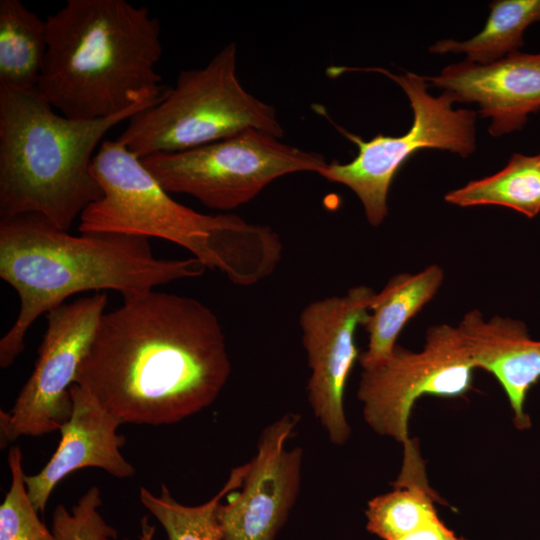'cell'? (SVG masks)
Returning <instances> with one entry per match:
<instances>
[{"label": "cell", "instance_id": "1", "mask_svg": "<svg viewBox=\"0 0 540 540\" xmlns=\"http://www.w3.org/2000/svg\"><path fill=\"white\" fill-rule=\"evenodd\" d=\"M231 374L222 326L197 299L156 290L104 313L75 383L123 424L169 425L210 406Z\"/></svg>", "mask_w": 540, "mask_h": 540}, {"label": "cell", "instance_id": "2", "mask_svg": "<svg viewBox=\"0 0 540 540\" xmlns=\"http://www.w3.org/2000/svg\"><path fill=\"white\" fill-rule=\"evenodd\" d=\"M206 267L196 258H157L149 239L116 233L74 236L38 214L0 220V277L15 289L20 307L0 340V367L25 349L24 338L43 313L70 296L115 290L141 294L172 281L197 278Z\"/></svg>", "mask_w": 540, "mask_h": 540}, {"label": "cell", "instance_id": "3", "mask_svg": "<svg viewBox=\"0 0 540 540\" xmlns=\"http://www.w3.org/2000/svg\"><path fill=\"white\" fill-rule=\"evenodd\" d=\"M40 95L62 115L98 120L153 104L167 87L156 66L161 26L126 0H68L46 19Z\"/></svg>", "mask_w": 540, "mask_h": 540}, {"label": "cell", "instance_id": "4", "mask_svg": "<svg viewBox=\"0 0 540 540\" xmlns=\"http://www.w3.org/2000/svg\"><path fill=\"white\" fill-rule=\"evenodd\" d=\"M91 172L103 195L80 215V233L165 239L240 286L268 277L281 260L282 243L272 228L230 213L202 214L175 201L117 139L101 143Z\"/></svg>", "mask_w": 540, "mask_h": 540}, {"label": "cell", "instance_id": "5", "mask_svg": "<svg viewBox=\"0 0 540 540\" xmlns=\"http://www.w3.org/2000/svg\"><path fill=\"white\" fill-rule=\"evenodd\" d=\"M153 104L75 120L56 113L37 88L0 85L1 218L38 214L68 231L103 195L91 172L96 147L110 129Z\"/></svg>", "mask_w": 540, "mask_h": 540}, {"label": "cell", "instance_id": "6", "mask_svg": "<svg viewBox=\"0 0 540 540\" xmlns=\"http://www.w3.org/2000/svg\"><path fill=\"white\" fill-rule=\"evenodd\" d=\"M256 129L282 138L276 109L247 92L237 76V46L204 67L183 70L153 105L137 112L117 138L138 158L202 146Z\"/></svg>", "mask_w": 540, "mask_h": 540}, {"label": "cell", "instance_id": "7", "mask_svg": "<svg viewBox=\"0 0 540 540\" xmlns=\"http://www.w3.org/2000/svg\"><path fill=\"white\" fill-rule=\"evenodd\" d=\"M349 71L377 72L387 76L402 88L413 111V122L406 133L400 136L378 134L368 141L333 123L358 147V154L348 163H328L318 174L352 190L359 198L369 224L377 227L388 214L387 198L396 173L416 151L440 149L461 157H468L475 151L476 112L453 109L456 100L448 92L443 91L437 97L430 95L423 76L412 72L398 75L384 68H332L335 77Z\"/></svg>", "mask_w": 540, "mask_h": 540}, {"label": "cell", "instance_id": "8", "mask_svg": "<svg viewBox=\"0 0 540 540\" xmlns=\"http://www.w3.org/2000/svg\"><path fill=\"white\" fill-rule=\"evenodd\" d=\"M249 129L216 142L141 158L168 193L187 194L208 208L231 211L284 175L319 173L328 164L317 152L287 145Z\"/></svg>", "mask_w": 540, "mask_h": 540}, {"label": "cell", "instance_id": "9", "mask_svg": "<svg viewBox=\"0 0 540 540\" xmlns=\"http://www.w3.org/2000/svg\"><path fill=\"white\" fill-rule=\"evenodd\" d=\"M361 367L357 398L366 424L403 448L413 443L409 419L416 401L425 395H464L476 369L457 326L449 324L429 327L419 351L397 344L385 359Z\"/></svg>", "mask_w": 540, "mask_h": 540}, {"label": "cell", "instance_id": "10", "mask_svg": "<svg viewBox=\"0 0 540 540\" xmlns=\"http://www.w3.org/2000/svg\"><path fill=\"white\" fill-rule=\"evenodd\" d=\"M107 295L96 292L47 313L35 368L13 407L0 411V443L59 431L72 412L70 388L105 313Z\"/></svg>", "mask_w": 540, "mask_h": 540}, {"label": "cell", "instance_id": "11", "mask_svg": "<svg viewBox=\"0 0 540 540\" xmlns=\"http://www.w3.org/2000/svg\"><path fill=\"white\" fill-rule=\"evenodd\" d=\"M375 291L365 285L309 303L299 317L310 377L307 399L330 442L344 445L351 427L344 408L347 379L359 358L355 332L363 326Z\"/></svg>", "mask_w": 540, "mask_h": 540}, {"label": "cell", "instance_id": "12", "mask_svg": "<svg viewBox=\"0 0 540 540\" xmlns=\"http://www.w3.org/2000/svg\"><path fill=\"white\" fill-rule=\"evenodd\" d=\"M300 416L285 413L261 431L244 481L220 503L224 540H275L301 488L303 450L288 448Z\"/></svg>", "mask_w": 540, "mask_h": 540}, {"label": "cell", "instance_id": "13", "mask_svg": "<svg viewBox=\"0 0 540 540\" xmlns=\"http://www.w3.org/2000/svg\"><path fill=\"white\" fill-rule=\"evenodd\" d=\"M423 78L456 101L478 104L494 137L520 130L528 115L540 110V53L516 51L486 65L464 61Z\"/></svg>", "mask_w": 540, "mask_h": 540}, {"label": "cell", "instance_id": "14", "mask_svg": "<svg viewBox=\"0 0 540 540\" xmlns=\"http://www.w3.org/2000/svg\"><path fill=\"white\" fill-rule=\"evenodd\" d=\"M70 394L71 416L59 430L55 452L38 473L24 477L29 499L39 513L45 511L56 485L72 472L98 468L120 479L135 474L120 451L125 437L117 430L123 422L79 385L73 384Z\"/></svg>", "mask_w": 540, "mask_h": 540}, {"label": "cell", "instance_id": "15", "mask_svg": "<svg viewBox=\"0 0 540 540\" xmlns=\"http://www.w3.org/2000/svg\"><path fill=\"white\" fill-rule=\"evenodd\" d=\"M457 328L475 368L491 373L504 390L516 428L529 429L525 401L540 379V340L530 337L522 321L498 315L486 320L478 309L467 312Z\"/></svg>", "mask_w": 540, "mask_h": 540}, {"label": "cell", "instance_id": "16", "mask_svg": "<svg viewBox=\"0 0 540 540\" xmlns=\"http://www.w3.org/2000/svg\"><path fill=\"white\" fill-rule=\"evenodd\" d=\"M443 280V269L434 264L414 274H396L380 292H375L363 325L368 333V347L359 355L361 366L381 361L392 353L404 326L433 299Z\"/></svg>", "mask_w": 540, "mask_h": 540}, {"label": "cell", "instance_id": "17", "mask_svg": "<svg viewBox=\"0 0 540 540\" xmlns=\"http://www.w3.org/2000/svg\"><path fill=\"white\" fill-rule=\"evenodd\" d=\"M47 47L46 20L20 0H0V85L36 89Z\"/></svg>", "mask_w": 540, "mask_h": 540}, {"label": "cell", "instance_id": "18", "mask_svg": "<svg viewBox=\"0 0 540 540\" xmlns=\"http://www.w3.org/2000/svg\"><path fill=\"white\" fill-rule=\"evenodd\" d=\"M419 454L404 457L392 491L373 497L366 529L382 540L397 539L438 516Z\"/></svg>", "mask_w": 540, "mask_h": 540}, {"label": "cell", "instance_id": "19", "mask_svg": "<svg viewBox=\"0 0 540 540\" xmlns=\"http://www.w3.org/2000/svg\"><path fill=\"white\" fill-rule=\"evenodd\" d=\"M490 9L486 24L477 35L463 42L437 41L429 51L464 53L467 62L490 64L518 51L523 46L525 29L540 21V0H497L490 4Z\"/></svg>", "mask_w": 540, "mask_h": 540}, {"label": "cell", "instance_id": "20", "mask_svg": "<svg viewBox=\"0 0 540 540\" xmlns=\"http://www.w3.org/2000/svg\"><path fill=\"white\" fill-rule=\"evenodd\" d=\"M445 201L460 207L496 205L533 218L540 212V154H514L497 173L448 192Z\"/></svg>", "mask_w": 540, "mask_h": 540}, {"label": "cell", "instance_id": "21", "mask_svg": "<svg viewBox=\"0 0 540 540\" xmlns=\"http://www.w3.org/2000/svg\"><path fill=\"white\" fill-rule=\"evenodd\" d=\"M246 470L247 463L233 468L218 493L200 505L179 503L164 484L159 495L141 487L139 499L162 526L167 540H224L217 510L229 493L241 487Z\"/></svg>", "mask_w": 540, "mask_h": 540}, {"label": "cell", "instance_id": "22", "mask_svg": "<svg viewBox=\"0 0 540 540\" xmlns=\"http://www.w3.org/2000/svg\"><path fill=\"white\" fill-rule=\"evenodd\" d=\"M8 465L11 484L0 505V540H56L29 499L19 447L9 449Z\"/></svg>", "mask_w": 540, "mask_h": 540}, {"label": "cell", "instance_id": "23", "mask_svg": "<svg viewBox=\"0 0 540 540\" xmlns=\"http://www.w3.org/2000/svg\"><path fill=\"white\" fill-rule=\"evenodd\" d=\"M101 504V492L96 486L90 487L71 510L58 504L51 526L56 540H127L118 539V531L99 512Z\"/></svg>", "mask_w": 540, "mask_h": 540}, {"label": "cell", "instance_id": "24", "mask_svg": "<svg viewBox=\"0 0 540 540\" xmlns=\"http://www.w3.org/2000/svg\"><path fill=\"white\" fill-rule=\"evenodd\" d=\"M394 540H466L458 537L437 516L411 532Z\"/></svg>", "mask_w": 540, "mask_h": 540}, {"label": "cell", "instance_id": "25", "mask_svg": "<svg viewBox=\"0 0 540 540\" xmlns=\"http://www.w3.org/2000/svg\"><path fill=\"white\" fill-rule=\"evenodd\" d=\"M140 529L139 540H154L156 529L155 526L149 522L147 516L141 518Z\"/></svg>", "mask_w": 540, "mask_h": 540}]
</instances>
